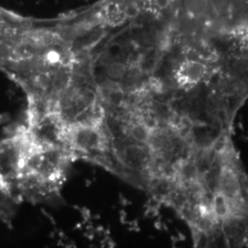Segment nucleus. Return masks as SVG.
I'll list each match as a JSON object with an SVG mask.
<instances>
[{"label": "nucleus", "instance_id": "f03ea898", "mask_svg": "<svg viewBox=\"0 0 248 248\" xmlns=\"http://www.w3.org/2000/svg\"><path fill=\"white\" fill-rule=\"evenodd\" d=\"M225 70L248 89V23L239 22L212 31Z\"/></svg>", "mask_w": 248, "mask_h": 248}, {"label": "nucleus", "instance_id": "f257e3e1", "mask_svg": "<svg viewBox=\"0 0 248 248\" xmlns=\"http://www.w3.org/2000/svg\"><path fill=\"white\" fill-rule=\"evenodd\" d=\"M169 207L195 248H248V172L233 135L203 154Z\"/></svg>", "mask_w": 248, "mask_h": 248}, {"label": "nucleus", "instance_id": "7ed1b4c3", "mask_svg": "<svg viewBox=\"0 0 248 248\" xmlns=\"http://www.w3.org/2000/svg\"><path fill=\"white\" fill-rule=\"evenodd\" d=\"M129 64L124 62H116L108 65L107 69V75L110 79L122 80L128 71Z\"/></svg>", "mask_w": 248, "mask_h": 248}]
</instances>
